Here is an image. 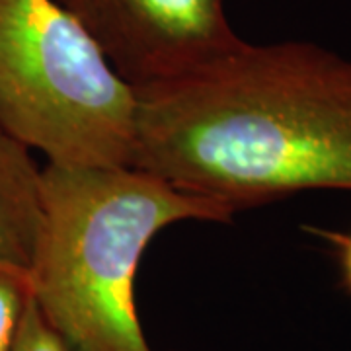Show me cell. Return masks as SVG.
<instances>
[{
  "instance_id": "1",
  "label": "cell",
  "mask_w": 351,
  "mask_h": 351,
  "mask_svg": "<svg viewBox=\"0 0 351 351\" xmlns=\"http://www.w3.org/2000/svg\"><path fill=\"white\" fill-rule=\"evenodd\" d=\"M133 168L232 213L351 191V59L313 41L248 43L137 88Z\"/></svg>"
},
{
  "instance_id": "2",
  "label": "cell",
  "mask_w": 351,
  "mask_h": 351,
  "mask_svg": "<svg viewBox=\"0 0 351 351\" xmlns=\"http://www.w3.org/2000/svg\"><path fill=\"white\" fill-rule=\"evenodd\" d=\"M232 217L223 203L133 166L45 164L32 299L76 351H154L135 302L143 254L174 223Z\"/></svg>"
},
{
  "instance_id": "3",
  "label": "cell",
  "mask_w": 351,
  "mask_h": 351,
  "mask_svg": "<svg viewBox=\"0 0 351 351\" xmlns=\"http://www.w3.org/2000/svg\"><path fill=\"white\" fill-rule=\"evenodd\" d=\"M137 88L57 0H0V127L47 164L131 166Z\"/></svg>"
},
{
  "instance_id": "4",
  "label": "cell",
  "mask_w": 351,
  "mask_h": 351,
  "mask_svg": "<svg viewBox=\"0 0 351 351\" xmlns=\"http://www.w3.org/2000/svg\"><path fill=\"white\" fill-rule=\"evenodd\" d=\"M135 88L193 73L242 38L226 0H57Z\"/></svg>"
},
{
  "instance_id": "5",
  "label": "cell",
  "mask_w": 351,
  "mask_h": 351,
  "mask_svg": "<svg viewBox=\"0 0 351 351\" xmlns=\"http://www.w3.org/2000/svg\"><path fill=\"white\" fill-rule=\"evenodd\" d=\"M41 223V168L0 127V271L27 276Z\"/></svg>"
},
{
  "instance_id": "6",
  "label": "cell",
  "mask_w": 351,
  "mask_h": 351,
  "mask_svg": "<svg viewBox=\"0 0 351 351\" xmlns=\"http://www.w3.org/2000/svg\"><path fill=\"white\" fill-rule=\"evenodd\" d=\"M29 297L27 276L0 271V351H12Z\"/></svg>"
},
{
  "instance_id": "7",
  "label": "cell",
  "mask_w": 351,
  "mask_h": 351,
  "mask_svg": "<svg viewBox=\"0 0 351 351\" xmlns=\"http://www.w3.org/2000/svg\"><path fill=\"white\" fill-rule=\"evenodd\" d=\"M12 351H76L66 339L51 326L38 304L29 297L24 318L18 330Z\"/></svg>"
},
{
  "instance_id": "8",
  "label": "cell",
  "mask_w": 351,
  "mask_h": 351,
  "mask_svg": "<svg viewBox=\"0 0 351 351\" xmlns=\"http://www.w3.org/2000/svg\"><path fill=\"white\" fill-rule=\"evenodd\" d=\"M308 230L314 237H322L334 248V256L338 260L341 287L348 291V295H351V230L348 232L324 230V228H308Z\"/></svg>"
}]
</instances>
